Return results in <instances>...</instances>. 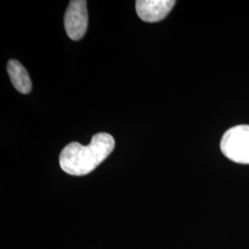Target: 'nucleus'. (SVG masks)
Wrapping results in <instances>:
<instances>
[{"label":"nucleus","mask_w":249,"mask_h":249,"mask_svg":"<svg viewBox=\"0 0 249 249\" xmlns=\"http://www.w3.org/2000/svg\"><path fill=\"white\" fill-rule=\"evenodd\" d=\"M64 23L68 36L74 41L80 40L88 27L87 2L84 0L71 1L65 13Z\"/></svg>","instance_id":"3"},{"label":"nucleus","mask_w":249,"mask_h":249,"mask_svg":"<svg viewBox=\"0 0 249 249\" xmlns=\"http://www.w3.org/2000/svg\"><path fill=\"white\" fill-rule=\"evenodd\" d=\"M176 1L173 0H138L136 10L139 17L147 22H157L165 18Z\"/></svg>","instance_id":"4"},{"label":"nucleus","mask_w":249,"mask_h":249,"mask_svg":"<svg viewBox=\"0 0 249 249\" xmlns=\"http://www.w3.org/2000/svg\"><path fill=\"white\" fill-rule=\"evenodd\" d=\"M221 151L231 161L249 164V124L235 125L223 134Z\"/></svg>","instance_id":"2"},{"label":"nucleus","mask_w":249,"mask_h":249,"mask_svg":"<svg viewBox=\"0 0 249 249\" xmlns=\"http://www.w3.org/2000/svg\"><path fill=\"white\" fill-rule=\"evenodd\" d=\"M7 71L13 86L18 92L27 94L31 91L32 80L25 68L20 63L14 59L9 60L7 66Z\"/></svg>","instance_id":"5"},{"label":"nucleus","mask_w":249,"mask_h":249,"mask_svg":"<svg viewBox=\"0 0 249 249\" xmlns=\"http://www.w3.org/2000/svg\"><path fill=\"white\" fill-rule=\"evenodd\" d=\"M114 148V138L105 132L94 135L87 146L78 142L70 143L60 153V167L71 176L88 175L107 159Z\"/></svg>","instance_id":"1"}]
</instances>
